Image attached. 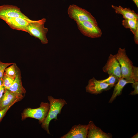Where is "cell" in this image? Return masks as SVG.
Here are the masks:
<instances>
[{
    "mask_svg": "<svg viewBox=\"0 0 138 138\" xmlns=\"http://www.w3.org/2000/svg\"><path fill=\"white\" fill-rule=\"evenodd\" d=\"M48 99L50 107L47 117L42 123L41 127L50 134L49 128L50 122L53 119L58 120V115L60 114L62 108L67 103L64 99L55 98L51 96H48Z\"/></svg>",
    "mask_w": 138,
    "mask_h": 138,
    "instance_id": "1",
    "label": "cell"
},
{
    "mask_svg": "<svg viewBox=\"0 0 138 138\" xmlns=\"http://www.w3.org/2000/svg\"><path fill=\"white\" fill-rule=\"evenodd\" d=\"M46 21L45 18L38 20H32L29 23L26 28V32L39 39L43 44L48 43L47 37L48 29L44 26Z\"/></svg>",
    "mask_w": 138,
    "mask_h": 138,
    "instance_id": "2",
    "label": "cell"
},
{
    "mask_svg": "<svg viewBox=\"0 0 138 138\" xmlns=\"http://www.w3.org/2000/svg\"><path fill=\"white\" fill-rule=\"evenodd\" d=\"M114 55L120 66L121 77L134 81L132 77L133 63L128 57L125 49L119 48Z\"/></svg>",
    "mask_w": 138,
    "mask_h": 138,
    "instance_id": "3",
    "label": "cell"
},
{
    "mask_svg": "<svg viewBox=\"0 0 138 138\" xmlns=\"http://www.w3.org/2000/svg\"><path fill=\"white\" fill-rule=\"evenodd\" d=\"M67 12L69 17L76 24L88 21L98 25L96 19L90 13L76 5H70Z\"/></svg>",
    "mask_w": 138,
    "mask_h": 138,
    "instance_id": "4",
    "label": "cell"
},
{
    "mask_svg": "<svg viewBox=\"0 0 138 138\" xmlns=\"http://www.w3.org/2000/svg\"><path fill=\"white\" fill-rule=\"evenodd\" d=\"M40 107L37 108H27L25 109L21 114V119L24 120L28 118H31L39 120L42 124L45 120L49 109L50 105L47 102H42Z\"/></svg>",
    "mask_w": 138,
    "mask_h": 138,
    "instance_id": "5",
    "label": "cell"
},
{
    "mask_svg": "<svg viewBox=\"0 0 138 138\" xmlns=\"http://www.w3.org/2000/svg\"><path fill=\"white\" fill-rule=\"evenodd\" d=\"M78 29L83 35L91 38L100 37L102 31L98 25L88 21L77 24Z\"/></svg>",
    "mask_w": 138,
    "mask_h": 138,
    "instance_id": "6",
    "label": "cell"
},
{
    "mask_svg": "<svg viewBox=\"0 0 138 138\" xmlns=\"http://www.w3.org/2000/svg\"><path fill=\"white\" fill-rule=\"evenodd\" d=\"M21 17L30 20L21 11L20 8L15 5H4L0 6V18H5Z\"/></svg>",
    "mask_w": 138,
    "mask_h": 138,
    "instance_id": "7",
    "label": "cell"
},
{
    "mask_svg": "<svg viewBox=\"0 0 138 138\" xmlns=\"http://www.w3.org/2000/svg\"><path fill=\"white\" fill-rule=\"evenodd\" d=\"M113 87L112 86L100 80H97L93 77L89 80L85 89L87 92L97 95L108 90Z\"/></svg>",
    "mask_w": 138,
    "mask_h": 138,
    "instance_id": "8",
    "label": "cell"
},
{
    "mask_svg": "<svg viewBox=\"0 0 138 138\" xmlns=\"http://www.w3.org/2000/svg\"><path fill=\"white\" fill-rule=\"evenodd\" d=\"M102 70L104 72L107 73L109 75H113L119 78L121 77L120 66L114 55L110 54Z\"/></svg>",
    "mask_w": 138,
    "mask_h": 138,
    "instance_id": "9",
    "label": "cell"
},
{
    "mask_svg": "<svg viewBox=\"0 0 138 138\" xmlns=\"http://www.w3.org/2000/svg\"><path fill=\"white\" fill-rule=\"evenodd\" d=\"M15 65L16 77L12 84L8 89L16 95L22 100L25 96L26 91L22 85L20 70L15 63Z\"/></svg>",
    "mask_w": 138,
    "mask_h": 138,
    "instance_id": "10",
    "label": "cell"
},
{
    "mask_svg": "<svg viewBox=\"0 0 138 138\" xmlns=\"http://www.w3.org/2000/svg\"><path fill=\"white\" fill-rule=\"evenodd\" d=\"M88 125L79 124L75 125L66 134L61 138H86L87 137Z\"/></svg>",
    "mask_w": 138,
    "mask_h": 138,
    "instance_id": "11",
    "label": "cell"
},
{
    "mask_svg": "<svg viewBox=\"0 0 138 138\" xmlns=\"http://www.w3.org/2000/svg\"><path fill=\"white\" fill-rule=\"evenodd\" d=\"M4 21L11 28L26 32V28L29 22L32 20H27L21 17L5 18Z\"/></svg>",
    "mask_w": 138,
    "mask_h": 138,
    "instance_id": "12",
    "label": "cell"
},
{
    "mask_svg": "<svg viewBox=\"0 0 138 138\" xmlns=\"http://www.w3.org/2000/svg\"><path fill=\"white\" fill-rule=\"evenodd\" d=\"M17 95L8 89H5L4 93L0 99V110L12 104L21 100Z\"/></svg>",
    "mask_w": 138,
    "mask_h": 138,
    "instance_id": "13",
    "label": "cell"
},
{
    "mask_svg": "<svg viewBox=\"0 0 138 138\" xmlns=\"http://www.w3.org/2000/svg\"><path fill=\"white\" fill-rule=\"evenodd\" d=\"M87 137L88 138H111L112 135L106 133L100 128L96 126L93 121H90L88 124Z\"/></svg>",
    "mask_w": 138,
    "mask_h": 138,
    "instance_id": "14",
    "label": "cell"
},
{
    "mask_svg": "<svg viewBox=\"0 0 138 138\" xmlns=\"http://www.w3.org/2000/svg\"><path fill=\"white\" fill-rule=\"evenodd\" d=\"M134 82L133 80L126 79L121 77L119 78L118 82L114 86L113 93L109 103H112L117 96L121 94L122 90L126 85L129 83H132Z\"/></svg>",
    "mask_w": 138,
    "mask_h": 138,
    "instance_id": "15",
    "label": "cell"
},
{
    "mask_svg": "<svg viewBox=\"0 0 138 138\" xmlns=\"http://www.w3.org/2000/svg\"><path fill=\"white\" fill-rule=\"evenodd\" d=\"M111 7L115 10L116 14L122 15L124 19H133L138 20V14L130 8H124L121 6L117 7L112 5Z\"/></svg>",
    "mask_w": 138,
    "mask_h": 138,
    "instance_id": "16",
    "label": "cell"
},
{
    "mask_svg": "<svg viewBox=\"0 0 138 138\" xmlns=\"http://www.w3.org/2000/svg\"><path fill=\"white\" fill-rule=\"evenodd\" d=\"M122 24L125 28L130 29L133 34L138 29V20L124 19L122 21Z\"/></svg>",
    "mask_w": 138,
    "mask_h": 138,
    "instance_id": "17",
    "label": "cell"
},
{
    "mask_svg": "<svg viewBox=\"0 0 138 138\" xmlns=\"http://www.w3.org/2000/svg\"><path fill=\"white\" fill-rule=\"evenodd\" d=\"M4 74L15 79L16 76L15 63H13L10 66L6 69Z\"/></svg>",
    "mask_w": 138,
    "mask_h": 138,
    "instance_id": "18",
    "label": "cell"
},
{
    "mask_svg": "<svg viewBox=\"0 0 138 138\" xmlns=\"http://www.w3.org/2000/svg\"><path fill=\"white\" fill-rule=\"evenodd\" d=\"M107 78L100 80L101 81L107 83L114 86L118 82L119 78L113 75H109Z\"/></svg>",
    "mask_w": 138,
    "mask_h": 138,
    "instance_id": "19",
    "label": "cell"
},
{
    "mask_svg": "<svg viewBox=\"0 0 138 138\" xmlns=\"http://www.w3.org/2000/svg\"><path fill=\"white\" fill-rule=\"evenodd\" d=\"M14 80L4 74L2 80L3 85L5 89H8L12 84Z\"/></svg>",
    "mask_w": 138,
    "mask_h": 138,
    "instance_id": "20",
    "label": "cell"
},
{
    "mask_svg": "<svg viewBox=\"0 0 138 138\" xmlns=\"http://www.w3.org/2000/svg\"><path fill=\"white\" fill-rule=\"evenodd\" d=\"M13 63H4L0 60V79L3 80L4 73L6 69Z\"/></svg>",
    "mask_w": 138,
    "mask_h": 138,
    "instance_id": "21",
    "label": "cell"
},
{
    "mask_svg": "<svg viewBox=\"0 0 138 138\" xmlns=\"http://www.w3.org/2000/svg\"><path fill=\"white\" fill-rule=\"evenodd\" d=\"M132 78L134 82L138 81V67L133 66L132 73Z\"/></svg>",
    "mask_w": 138,
    "mask_h": 138,
    "instance_id": "22",
    "label": "cell"
},
{
    "mask_svg": "<svg viewBox=\"0 0 138 138\" xmlns=\"http://www.w3.org/2000/svg\"><path fill=\"white\" fill-rule=\"evenodd\" d=\"M15 103H13L7 106L4 109L0 110V122L8 110Z\"/></svg>",
    "mask_w": 138,
    "mask_h": 138,
    "instance_id": "23",
    "label": "cell"
},
{
    "mask_svg": "<svg viewBox=\"0 0 138 138\" xmlns=\"http://www.w3.org/2000/svg\"><path fill=\"white\" fill-rule=\"evenodd\" d=\"M132 87L134 88V90L131 91L129 94L134 95L138 94V81L134 82L132 83Z\"/></svg>",
    "mask_w": 138,
    "mask_h": 138,
    "instance_id": "24",
    "label": "cell"
},
{
    "mask_svg": "<svg viewBox=\"0 0 138 138\" xmlns=\"http://www.w3.org/2000/svg\"><path fill=\"white\" fill-rule=\"evenodd\" d=\"M134 39L135 43L137 44H138V29H137L136 31L134 34Z\"/></svg>",
    "mask_w": 138,
    "mask_h": 138,
    "instance_id": "25",
    "label": "cell"
},
{
    "mask_svg": "<svg viewBox=\"0 0 138 138\" xmlns=\"http://www.w3.org/2000/svg\"><path fill=\"white\" fill-rule=\"evenodd\" d=\"M5 90V88L3 85L0 86V99L4 93Z\"/></svg>",
    "mask_w": 138,
    "mask_h": 138,
    "instance_id": "26",
    "label": "cell"
},
{
    "mask_svg": "<svg viewBox=\"0 0 138 138\" xmlns=\"http://www.w3.org/2000/svg\"><path fill=\"white\" fill-rule=\"evenodd\" d=\"M136 4L137 8L138 7V0H132Z\"/></svg>",
    "mask_w": 138,
    "mask_h": 138,
    "instance_id": "27",
    "label": "cell"
},
{
    "mask_svg": "<svg viewBox=\"0 0 138 138\" xmlns=\"http://www.w3.org/2000/svg\"><path fill=\"white\" fill-rule=\"evenodd\" d=\"M131 138H138V133H137L135 135L133 136Z\"/></svg>",
    "mask_w": 138,
    "mask_h": 138,
    "instance_id": "28",
    "label": "cell"
},
{
    "mask_svg": "<svg viewBox=\"0 0 138 138\" xmlns=\"http://www.w3.org/2000/svg\"><path fill=\"white\" fill-rule=\"evenodd\" d=\"M3 85V80L0 79V86Z\"/></svg>",
    "mask_w": 138,
    "mask_h": 138,
    "instance_id": "29",
    "label": "cell"
}]
</instances>
